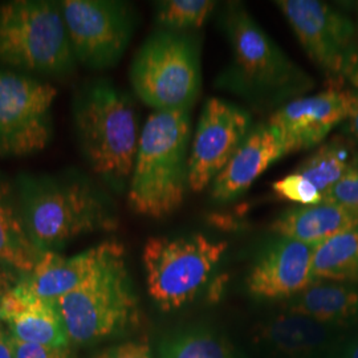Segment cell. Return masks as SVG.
Instances as JSON below:
<instances>
[{
    "instance_id": "e0dca14e",
    "label": "cell",
    "mask_w": 358,
    "mask_h": 358,
    "mask_svg": "<svg viewBox=\"0 0 358 358\" xmlns=\"http://www.w3.org/2000/svg\"><path fill=\"white\" fill-rule=\"evenodd\" d=\"M0 322L13 338L36 345L68 346L69 338L56 306L32 294L19 282L0 300Z\"/></svg>"
},
{
    "instance_id": "8992f818",
    "label": "cell",
    "mask_w": 358,
    "mask_h": 358,
    "mask_svg": "<svg viewBox=\"0 0 358 358\" xmlns=\"http://www.w3.org/2000/svg\"><path fill=\"white\" fill-rule=\"evenodd\" d=\"M130 84L154 112L190 110L201 90L196 40L189 32H154L134 55Z\"/></svg>"
},
{
    "instance_id": "3957f363",
    "label": "cell",
    "mask_w": 358,
    "mask_h": 358,
    "mask_svg": "<svg viewBox=\"0 0 358 358\" xmlns=\"http://www.w3.org/2000/svg\"><path fill=\"white\" fill-rule=\"evenodd\" d=\"M190 110L154 112L143 128L128 185L129 207L138 215L174 214L189 190Z\"/></svg>"
},
{
    "instance_id": "83f0119b",
    "label": "cell",
    "mask_w": 358,
    "mask_h": 358,
    "mask_svg": "<svg viewBox=\"0 0 358 358\" xmlns=\"http://www.w3.org/2000/svg\"><path fill=\"white\" fill-rule=\"evenodd\" d=\"M13 338L15 358H71V350L68 346L52 348V346L28 344Z\"/></svg>"
},
{
    "instance_id": "9c48e42d",
    "label": "cell",
    "mask_w": 358,
    "mask_h": 358,
    "mask_svg": "<svg viewBox=\"0 0 358 358\" xmlns=\"http://www.w3.org/2000/svg\"><path fill=\"white\" fill-rule=\"evenodd\" d=\"M57 90L36 77L0 68V157L23 158L51 142Z\"/></svg>"
},
{
    "instance_id": "7a4b0ae2",
    "label": "cell",
    "mask_w": 358,
    "mask_h": 358,
    "mask_svg": "<svg viewBox=\"0 0 358 358\" xmlns=\"http://www.w3.org/2000/svg\"><path fill=\"white\" fill-rule=\"evenodd\" d=\"M77 143L90 170L115 192L133 173L141 130L125 92L100 78L78 90L72 103Z\"/></svg>"
},
{
    "instance_id": "484cf974",
    "label": "cell",
    "mask_w": 358,
    "mask_h": 358,
    "mask_svg": "<svg viewBox=\"0 0 358 358\" xmlns=\"http://www.w3.org/2000/svg\"><path fill=\"white\" fill-rule=\"evenodd\" d=\"M272 190L278 198L300 206L319 205L324 201L322 192L296 171L273 182Z\"/></svg>"
},
{
    "instance_id": "603a6c76",
    "label": "cell",
    "mask_w": 358,
    "mask_h": 358,
    "mask_svg": "<svg viewBox=\"0 0 358 358\" xmlns=\"http://www.w3.org/2000/svg\"><path fill=\"white\" fill-rule=\"evenodd\" d=\"M312 279L313 282L358 280V227L337 234L315 247Z\"/></svg>"
},
{
    "instance_id": "f546056e",
    "label": "cell",
    "mask_w": 358,
    "mask_h": 358,
    "mask_svg": "<svg viewBox=\"0 0 358 358\" xmlns=\"http://www.w3.org/2000/svg\"><path fill=\"white\" fill-rule=\"evenodd\" d=\"M355 92V90H353ZM348 127L350 133L355 136V138L358 141V93L355 92L353 96V101H352V108H350V113L346 120Z\"/></svg>"
},
{
    "instance_id": "7c38bea8",
    "label": "cell",
    "mask_w": 358,
    "mask_h": 358,
    "mask_svg": "<svg viewBox=\"0 0 358 358\" xmlns=\"http://www.w3.org/2000/svg\"><path fill=\"white\" fill-rule=\"evenodd\" d=\"M252 118L238 105L211 97L199 115L189 153V190L203 192L251 131Z\"/></svg>"
},
{
    "instance_id": "cb8c5ba5",
    "label": "cell",
    "mask_w": 358,
    "mask_h": 358,
    "mask_svg": "<svg viewBox=\"0 0 358 358\" xmlns=\"http://www.w3.org/2000/svg\"><path fill=\"white\" fill-rule=\"evenodd\" d=\"M215 7L211 0H162L155 3V22L161 29L187 32L203 26Z\"/></svg>"
},
{
    "instance_id": "d6986e66",
    "label": "cell",
    "mask_w": 358,
    "mask_h": 358,
    "mask_svg": "<svg viewBox=\"0 0 358 358\" xmlns=\"http://www.w3.org/2000/svg\"><path fill=\"white\" fill-rule=\"evenodd\" d=\"M41 255L28 235L15 186L0 178V264L28 275Z\"/></svg>"
},
{
    "instance_id": "44dd1931",
    "label": "cell",
    "mask_w": 358,
    "mask_h": 358,
    "mask_svg": "<svg viewBox=\"0 0 358 358\" xmlns=\"http://www.w3.org/2000/svg\"><path fill=\"white\" fill-rule=\"evenodd\" d=\"M357 167L358 150L353 143L334 137L322 142L294 171L307 178L325 196L333 186Z\"/></svg>"
},
{
    "instance_id": "9a60e30c",
    "label": "cell",
    "mask_w": 358,
    "mask_h": 358,
    "mask_svg": "<svg viewBox=\"0 0 358 358\" xmlns=\"http://www.w3.org/2000/svg\"><path fill=\"white\" fill-rule=\"evenodd\" d=\"M289 150L268 122L251 129L230 162L210 186V196L217 203L238 199L267 169L288 155Z\"/></svg>"
},
{
    "instance_id": "ba28073f",
    "label": "cell",
    "mask_w": 358,
    "mask_h": 358,
    "mask_svg": "<svg viewBox=\"0 0 358 358\" xmlns=\"http://www.w3.org/2000/svg\"><path fill=\"white\" fill-rule=\"evenodd\" d=\"M226 250V242L202 234L149 238L142 262L150 297L164 310L185 306L202 289Z\"/></svg>"
},
{
    "instance_id": "ffe728a7",
    "label": "cell",
    "mask_w": 358,
    "mask_h": 358,
    "mask_svg": "<svg viewBox=\"0 0 358 358\" xmlns=\"http://www.w3.org/2000/svg\"><path fill=\"white\" fill-rule=\"evenodd\" d=\"M358 312V291L337 282L315 280L294 296L291 313L307 316L321 324L341 322Z\"/></svg>"
},
{
    "instance_id": "6da1fadb",
    "label": "cell",
    "mask_w": 358,
    "mask_h": 358,
    "mask_svg": "<svg viewBox=\"0 0 358 358\" xmlns=\"http://www.w3.org/2000/svg\"><path fill=\"white\" fill-rule=\"evenodd\" d=\"M15 192L28 235L43 254L81 235L117 227L110 201L83 177L19 174Z\"/></svg>"
},
{
    "instance_id": "30bf717a",
    "label": "cell",
    "mask_w": 358,
    "mask_h": 358,
    "mask_svg": "<svg viewBox=\"0 0 358 358\" xmlns=\"http://www.w3.org/2000/svg\"><path fill=\"white\" fill-rule=\"evenodd\" d=\"M275 4L310 62L333 84L348 78L358 60L355 22L319 0H278Z\"/></svg>"
},
{
    "instance_id": "d4e9b609",
    "label": "cell",
    "mask_w": 358,
    "mask_h": 358,
    "mask_svg": "<svg viewBox=\"0 0 358 358\" xmlns=\"http://www.w3.org/2000/svg\"><path fill=\"white\" fill-rule=\"evenodd\" d=\"M159 358H232V355L214 333L199 329L170 338L161 348Z\"/></svg>"
},
{
    "instance_id": "4316f807",
    "label": "cell",
    "mask_w": 358,
    "mask_h": 358,
    "mask_svg": "<svg viewBox=\"0 0 358 358\" xmlns=\"http://www.w3.org/2000/svg\"><path fill=\"white\" fill-rule=\"evenodd\" d=\"M322 202L341 206L358 219V167L346 174L336 186L325 194Z\"/></svg>"
},
{
    "instance_id": "8fae6325",
    "label": "cell",
    "mask_w": 358,
    "mask_h": 358,
    "mask_svg": "<svg viewBox=\"0 0 358 358\" xmlns=\"http://www.w3.org/2000/svg\"><path fill=\"white\" fill-rule=\"evenodd\" d=\"M59 4L77 63L99 71L121 60L134 32L129 4L115 0H63Z\"/></svg>"
},
{
    "instance_id": "7402d4cb",
    "label": "cell",
    "mask_w": 358,
    "mask_h": 358,
    "mask_svg": "<svg viewBox=\"0 0 358 358\" xmlns=\"http://www.w3.org/2000/svg\"><path fill=\"white\" fill-rule=\"evenodd\" d=\"M262 336L278 352L291 357H300L320 349L327 338V332L321 322L291 313L271 321Z\"/></svg>"
},
{
    "instance_id": "4fadbf2b",
    "label": "cell",
    "mask_w": 358,
    "mask_h": 358,
    "mask_svg": "<svg viewBox=\"0 0 358 358\" xmlns=\"http://www.w3.org/2000/svg\"><path fill=\"white\" fill-rule=\"evenodd\" d=\"M355 92L329 88L284 103L269 115L268 125L282 138L289 154L319 146L350 113Z\"/></svg>"
},
{
    "instance_id": "ac0fdd59",
    "label": "cell",
    "mask_w": 358,
    "mask_h": 358,
    "mask_svg": "<svg viewBox=\"0 0 358 358\" xmlns=\"http://www.w3.org/2000/svg\"><path fill=\"white\" fill-rule=\"evenodd\" d=\"M358 219L331 202L300 206L284 211L271 224L278 236L317 247L334 235L357 229Z\"/></svg>"
},
{
    "instance_id": "5bb4252c",
    "label": "cell",
    "mask_w": 358,
    "mask_h": 358,
    "mask_svg": "<svg viewBox=\"0 0 358 358\" xmlns=\"http://www.w3.org/2000/svg\"><path fill=\"white\" fill-rule=\"evenodd\" d=\"M315 247L279 236L251 267L247 278L250 294L257 299L278 300L303 292L312 279Z\"/></svg>"
},
{
    "instance_id": "52a82bcc",
    "label": "cell",
    "mask_w": 358,
    "mask_h": 358,
    "mask_svg": "<svg viewBox=\"0 0 358 358\" xmlns=\"http://www.w3.org/2000/svg\"><path fill=\"white\" fill-rule=\"evenodd\" d=\"M55 306L69 341L76 344L99 341L122 329L137 313L124 247Z\"/></svg>"
},
{
    "instance_id": "f1b7e54d",
    "label": "cell",
    "mask_w": 358,
    "mask_h": 358,
    "mask_svg": "<svg viewBox=\"0 0 358 358\" xmlns=\"http://www.w3.org/2000/svg\"><path fill=\"white\" fill-rule=\"evenodd\" d=\"M93 358H153L150 346L146 341H129L110 346Z\"/></svg>"
},
{
    "instance_id": "836d02e7",
    "label": "cell",
    "mask_w": 358,
    "mask_h": 358,
    "mask_svg": "<svg viewBox=\"0 0 358 358\" xmlns=\"http://www.w3.org/2000/svg\"><path fill=\"white\" fill-rule=\"evenodd\" d=\"M13 285H7V284H0V300L3 297V294H6L8 289H11Z\"/></svg>"
},
{
    "instance_id": "2e32d148",
    "label": "cell",
    "mask_w": 358,
    "mask_h": 358,
    "mask_svg": "<svg viewBox=\"0 0 358 358\" xmlns=\"http://www.w3.org/2000/svg\"><path fill=\"white\" fill-rule=\"evenodd\" d=\"M122 244L108 241L71 257L57 252H44L36 267L20 282L40 299L56 303L78 288L92 273L118 251Z\"/></svg>"
},
{
    "instance_id": "4dcf8cb0",
    "label": "cell",
    "mask_w": 358,
    "mask_h": 358,
    "mask_svg": "<svg viewBox=\"0 0 358 358\" xmlns=\"http://www.w3.org/2000/svg\"><path fill=\"white\" fill-rule=\"evenodd\" d=\"M0 358H15L13 338L3 328H0Z\"/></svg>"
},
{
    "instance_id": "e575fe53",
    "label": "cell",
    "mask_w": 358,
    "mask_h": 358,
    "mask_svg": "<svg viewBox=\"0 0 358 358\" xmlns=\"http://www.w3.org/2000/svg\"><path fill=\"white\" fill-rule=\"evenodd\" d=\"M349 358H358V343L356 344V346L353 348V350H352V353H350V357Z\"/></svg>"
},
{
    "instance_id": "d6a6232c",
    "label": "cell",
    "mask_w": 358,
    "mask_h": 358,
    "mask_svg": "<svg viewBox=\"0 0 358 358\" xmlns=\"http://www.w3.org/2000/svg\"><path fill=\"white\" fill-rule=\"evenodd\" d=\"M348 80L350 81V84L353 85V88H355V92H357L358 93V60L356 65H355V68H353V71L350 72V75L348 77Z\"/></svg>"
},
{
    "instance_id": "5b68a950",
    "label": "cell",
    "mask_w": 358,
    "mask_h": 358,
    "mask_svg": "<svg viewBox=\"0 0 358 358\" xmlns=\"http://www.w3.org/2000/svg\"><path fill=\"white\" fill-rule=\"evenodd\" d=\"M0 65L27 75L75 72L76 57L59 3L13 0L0 6Z\"/></svg>"
},
{
    "instance_id": "1f68e13d",
    "label": "cell",
    "mask_w": 358,
    "mask_h": 358,
    "mask_svg": "<svg viewBox=\"0 0 358 358\" xmlns=\"http://www.w3.org/2000/svg\"><path fill=\"white\" fill-rule=\"evenodd\" d=\"M13 276L10 272V268L4 267L3 264H0V284H7V285H13Z\"/></svg>"
},
{
    "instance_id": "277c9868",
    "label": "cell",
    "mask_w": 358,
    "mask_h": 358,
    "mask_svg": "<svg viewBox=\"0 0 358 358\" xmlns=\"http://www.w3.org/2000/svg\"><path fill=\"white\" fill-rule=\"evenodd\" d=\"M222 27L231 64L219 78L223 88L263 105L303 97L315 83L276 45L241 3H229Z\"/></svg>"
}]
</instances>
